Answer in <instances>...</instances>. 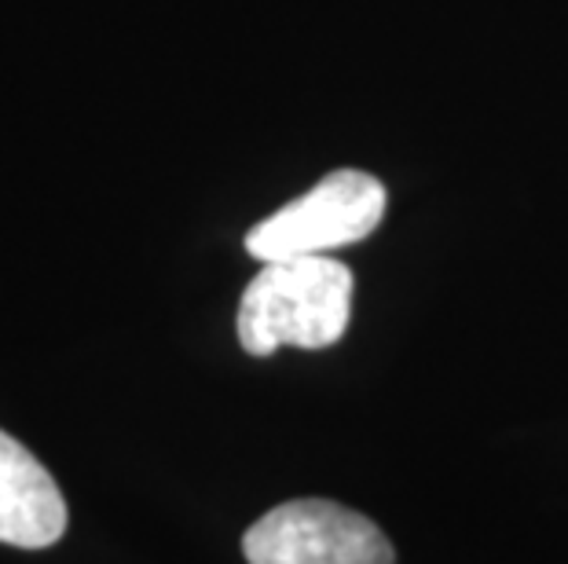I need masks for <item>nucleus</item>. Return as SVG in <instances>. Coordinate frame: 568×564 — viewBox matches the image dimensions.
<instances>
[{
	"instance_id": "obj_4",
	"label": "nucleus",
	"mask_w": 568,
	"mask_h": 564,
	"mask_svg": "<svg viewBox=\"0 0 568 564\" xmlns=\"http://www.w3.org/2000/svg\"><path fill=\"white\" fill-rule=\"evenodd\" d=\"M67 532V499L52 473L0 429V543L44 550Z\"/></svg>"
},
{
	"instance_id": "obj_1",
	"label": "nucleus",
	"mask_w": 568,
	"mask_h": 564,
	"mask_svg": "<svg viewBox=\"0 0 568 564\" xmlns=\"http://www.w3.org/2000/svg\"><path fill=\"white\" fill-rule=\"evenodd\" d=\"M353 316V271L334 257L268 260L239 301V345L250 356H272L283 345L331 348Z\"/></svg>"
},
{
	"instance_id": "obj_2",
	"label": "nucleus",
	"mask_w": 568,
	"mask_h": 564,
	"mask_svg": "<svg viewBox=\"0 0 568 564\" xmlns=\"http://www.w3.org/2000/svg\"><path fill=\"white\" fill-rule=\"evenodd\" d=\"M385 206H389V191L374 173L334 170L305 195L253 224L246 249L264 264L286 257H326L331 249L364 243L382 224Z\"/></svg>"
},
{
	"instance_id": "obj_3",
	"label": "nucleus",
	"mask_w": 568,
	"mask_h": 564,
	"mask_svg": "<svg viewBox=\"0 0 568 564\" xmlns=\"http://www.w3.org/2000/svg\"><path fill=\"white\" fill-rule=\"evenodd\" d=\"M250 564H396L389 535L331 499H294L243 535Z\"/></svg>"
}]
</instances>
